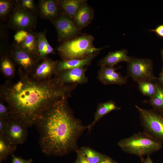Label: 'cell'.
Wrapping results in <instances>:
<instances>
[{"instance_id":"cell-1","label":"cell","mask_w":163,"mask_h":163,"mask_svg":"<svg viewBox=\"0 0 163 163\" xmlns=\"http://www.w3.org/2000/svg\"><path fill=\"white\" fill-rule=\"evenodd\" d=\"M18 79L7 80L0 87V100L9 107L10 116L27 127L53 104L64 97H69L75 85H64L54 75L38 80L19 69Z\"/></svg>"},{"instance_id":"cell-2","label":"cell","mask_w":163,"mask_h":163,"mask_svg":"<svg viewBox=\"0 0 163 163\" xmlns=\"http://www.w3.org/2000/svg\"><path fill=\"white\" fill-rule=\"evenodd\" d=\"M68 98L56 102L34 124L39 133L41 149L47 155H62L76 150L79 137L87 129L74 117Z\"/></svg>"},{"instance_id":"cell-3","label":"cell","mask_w":163,"mask_h":163,"mask_svg":"<svg viewBox=\"0 0 163 163\" xmlns=\"http://www.w3.org/2000/svg\"><path fill=\"white\" fill-rule=\"evenodd\" d=\"M117 144L124 152L140 157L157 151L162 146L161 142L145 131L121 139Z\"/></svg>"},{"instance_id":"cell-4","label":"cell","mask_w":163,"mask_h":163,"mask_svg":"<svg viewBox=\"0 0 163 163\" xmlns=\"http://www.w3.org/2000/svg\"><path fill=\"white\" fill-rule=\"evenodd\" d=\"M93 39L91 35H83L66 41L57 50L63 60L84 59L102 49L93 46Z\"/></svg>"},{"instance_id":"cell-5","label":"cell","mask_w":163,"mask_h":163,"mask_svg":"<svg viewBox=\"0 0 163 163\" xmlns=\"http://www.w3.org/2000/svg\"><path fill=\"white\" fill-rule=\"evenodd\" d=\"M135 107L145 132L163 142V112Z\"/></svg>"},{"instance_id":"cell-6","label":"cell","mask_w":163,"mask_h":163,"mask_svg":"<svg viewBox=\"0 0 163 163\" xmlns=\"http://www.w3.org/2000/svg\"><path fill=\"white\" fill-rule=\"evenodd\" d=\"M127 63L128 75L135 82L154 81L157 79L154 75L153 64L149 59L130 57Z\"/></svg>"},{"instance_id":"cell-7","label":"cell","mask_w":163,"mask_h":163,"mask_svg":"<svg viewBox=\"0 0 163 163\" xmlns=\"http://www.w3.org/2000/svg\"><path fill=\"white\" fill-rule=\"evenodd\" d=\"M8 126L4 136L17 145L24 143L27 138L28 127L10 115L8 118Z\"/></svg>"},{"instance_id":"cell-8","label":"cell","mask_w":163,"mask_h":163,"mask_svg":"<svg viewBox=\"0 0 163 163\" xmlns=\"http://www.w3.org/2000/svg\"><path fill=\"white\" fill-rule=\"evenodd\" d=\"M86 71L84 68H77L57 72L55 75L63 85H77L88 82V78L85 75Z\"/></svg>"},{"instance_id":"cell-9","label":"cell","mask_w":163,"mask_h":163,"mask_svg":"<svg viewBox=\"0 0 163 163\" xmlns=\"http://www.w3.org/2000/svg\"><path fill=\"white\" fill-rule=\"evenodd\" d=\"M13 59L18 65L19 69L24 73L31 75L38 64L39 58L35 56L18 49L13 53Z\"/></svg>"},{"instance_id":"cell-10","label":"cell","mask_w":163,"mask_h":163,"mask_svg":"<svg viewBox=\"0 0 163 163\" xmlns=\"http://www.w3.org/2000/svg\"><path fill=\"white\" fill-rule=\"evenodd\" d=\"M120 67V66L116 68L114 66H101L97 74L98 79L102 84L106 85L117 84L121 85L126 84L127 82L128 76H123L116 71Z\"/></svg>"},{"instance_id":"cell-11","label":"cell","mask_w":163,"mask_h":163,"mask_svg":"<svg viewBox=\"0 0 163 163\" xmlns=\"http://www.w3.org/2000/svg\"><path fill=\"white\" fill-rule=\"evenodd\" d=\"M14 37L20 49L39 58L37 41L33 35L25 30H21L18 31Z\"/></svg>"},{"instance_id":"cell-12","label":"cell","mask_w":163,"mask_h":163,"mask_svg":"<svg viewBox=\"0 0 163 163\" xmlns=\"http://www.w3.org/2000/svg\"><path fill=\"white\" fill-rule=\"evenodd\" d=\"M37 65L31 75L34 79L43 80L52 78L57 72L56 62L45 58Z\"/></svg>"},{"instance_id":"cell-13","label":"cell","mask_w":163,"mask_h":163,"mask_svg":"<svg viewBox=\"0 0 163 163\" xmlns=\"http://www.w3.org/2000/svg\"><path fill=\"white\" fill-rule=\"evenodd\" d=\"M59 38L60 40L71 37L77 33V29L73 22L65 16H61L55 22Z\"/></svg>"},{"instance_id":"cell-14","label":"cell","mask_w":163,"mask_h":163,"mask_svg":"<svg viewBox=\"0 0 163 163\" xmlns=\"http://www.w3.org/2000/svg\"><path fill=\"white\" fill-rule=\"evenodd\" d=\"M96 54V53L83 59H73L57 62L56 72L73 69L84 68L90 64Z\"/></svg>"},{"instance_id":"cell-15","label":"cell","mask_w":163,"mask_h":163,"mask_svg":"<svg viewBox=\"0 0 163 163\" xmlns=\"http://www.w3.org/2000/svg\"><path fill=\"white\" fill-rule=\"evenodd\" d=\"M127 53V51L125 49L110 52L100 60L99 65L100 66H114L121 62H127L130 58L128 55Z\"/></svg>"},{"instance_id":"cell-16","label":"cell","mask_w":163,"mask_h":163,"mask_svg":"<svg viewBox=\"0 0 163 163\" xmlns=\"http://www.w3.org/2000/svg\"><path fill=\"white\" fill-rule=\"evenodd\" d=\"M120 109V107L113 101L110 100L99 104L95 113L93 121L87 126V128L90 130L94 125L104 116L112 111Z\"/></svg>"},{"instance_id":"cell-17","label":"cell","mask_w":163,"mask_h":163,"mask_svg":"<svg viewBox=\"0 0 163 163\" xmlns=\"http://www.w3.org/2000/svg\"><path fill=\"white\" fill-rule=\"evenodd\" d=\"M13 24L16 27L24 28L30 26L32 24L33 19L27 12L21 10L15 12L12 16Z\"/></svg>"},{"instance_id":"cell-18","label":"cell","mask_w":163,"mask_h":163,"mask_svg":"<svg viewBox=\"0 0 163 163\" xmlns=\"http://www.w3.org/2000/svg\"><path fill=\"white\" fill-rule=\"evenodd\" d=\"M84 2L82 0H64L61 2L60 5L67 15L70 17H74L84 6Z\"/></svg>"},{"instance_id":"cell-19","label":"cell","mask_w":163,"mask_h":163,"mask_svg":"<svg viewBox=\"0 0 163 163\" xmlns=\"http://www.w3.org/2000/svg\"><path fill=\"white\" fill-rule=\"evenodd\" d=\"M148 103L153 109L163 112V85L158 82L155 92Z\"/></svg>"},{"instance_id":"cell-20","label":"cell","mask_w":163,"mask_h":163,"mask_svg":"<svg viewBox=\"0 0 163 163\" xmlns=\"http://www.w3.org/2000/svg\"><path fill=\"white\" fill-rule=\"evenodd\" d=\"M17 146L5 136H0V160H3L10 154H13L16 150Z\"/></svg>"},{"instance_id":"cell-21","label":"cell","mask_w":163,"mask_h":163,"mask_svg":"<svg viewBox=\"0 0 163 163\" xmlns=\"http://www.w3.org/2000/svg\"><path fill=\"white\" fill-rule=\"evenodd\" d=\"M40 7L41 13L45 17L53 18L57 14V6L53 0L42 1L40 3Z\"/></svg>"},{"instance_id":"cell-22","label":"cell","mask_w":163,"mask_h":163,"mask_svg":"<svg viewBox=\"0 0 163 163\" xmlns=\"http://www.w3.org/2000/svg\"><path fill=\"white\" fill-rule=\"evenodd\" d=\"M76 24L80 27H84L88 24L92 18V14L90 8L84 6L78 11L74 17Z\"/></svg>"},{"instance_id":"cell-23","label":"cell","mask_w":163,"mask_h":163,"mask_svg":"<svg viewBox=\"0 0 163 163\" xmlns=\"http://www.w3.org/2000/svg\"><path fill=\"white\" fill-rule=\"evenodd\" d=\"M77 151L90 163H98L105 158L101 154L88 147H82Z\"/></svg>"},{"instance_id":"cell-24","label":"cell","mask_w":163,"mask_h":163,"mask_svg":"<svg viewBox=\"0 0 163 163\" xmlns=\"http://www.w3.org/2000/svg\"><path fill=\"white\" fill-rule=\"evenodd\" d=\"M0 70L2 74L7 80H11L15 76V71L14 65L7 57L2 59L0 64Z\"/></svg>"},{"instance_id":"cell-25","label":"cell","mask_w":163,"mask_h":163,"mask_svg":"<svg viewBox=\"0 0 163 163\" xmlns=\"http://www.w3.org/2000/svg\"><path fill=\"white\" fill-rule=\"evenodd\" d=\"M139 89L145 96L152 97L154 94L158 82L155 81H145L137 82Z\"/></svg>"},{"instance_id":"cell-26","label":"cell","mask_w":163,"mask_h":163,"mask_svg":"<svg viewBox=\"0 0 163 163\" xmlns=\"http://www.w3.org/2000/svg\"><path fill=\"white\" fill-rule=\"evenodd\" d=\"M47 39L43 33L38 34L37 40V47L40 59L45 58L47 56L46 41Z\"/></svg>"},{"instance_id":"cell-27","label":"cell","mask_w":163,"mask_h":163,"mask_svg":"<svg viewBox=\"0 0 163 163\" xmlns=\"http://www.w3.org/2000/svg\"><path fill=\"white\" fill-rule=\"evenodd\" d=\"M11 113L8 106L0 100V119H7L10 115Z\"/></svg>"},{"instance_id":"cell-28","label":"cell","mask_w":163,"mask_h":163,"mask_svg":"<svg viewBox=\"0 0 163 163\" xmlns=\"http://www.w3.org/2000/svg\"><path fill=\"white\" fill-rule=\"evenodd\" d=\"M10 7L9 2L5 0L0 1V14L2 16L6 14L9 11Z\"/></svg>"},{"instance_id":"cell-29","label":"cell","mask_w":163,"mask_h":163,"mask_svg":"<svg viewBox=\"0 0 163 163\" xmlns=\"http://www.w3.org/2000/svg\"><path fill=\"white\" fill-rule=\"evenodd\" d=\"M8 125L7 119H0V136H4Z\"/></svg>"},{"instance_id":"cell-30","label":"cell","mask_w":163,"mask_h":163,"mask_svg":"<svg viewBox=\"0 0 163 163\" xmlns=\"http://www.w3.org/2000/svg\"><path fill=\"white\" fill-rule=\"evenodd\" d=\"M12 163H31L32 162L31 159H24L22 158L17 157L13 154H12Z\"/></svg>"},{"instance_id":"cell-31","label":"cell","mask_w":163,"mask_h":163,"mask_svg":"<svg viewBox=\"0 0 163 163\" xmlns=\"http://www.w3.org/2000/svg\"><path fill=\"white\" fill-rule=\"evenodd\" d=\"M21 2L22 5L24 7L29 9H33L34 8V4L33 0H23Z\"/></svg>"},{"instance_id":"cell-32","label":"cell","mask_w":163,"mask_h":163,"mask_svg":"<svg viewBox=\"0 0 163 163\" xmlns=\"http://www.w3.org/2000/svg\"><path fill=\"white\" fill-rule=\"evenodd\" d=\"M150 31L155 32L160 37H163V25H160L155 29L151 30Z\"/></svg>"},{"instance_id":"cell-33","label":"cell","mask_w":163,"mask_h":163,"mask_svg":"<svg viewBox=\"0 0 163 163\" xmlns=\"http://www.w3.org/2000/svg\"><path fill=\"white\" fill-rule=\"evenodd\" d=\"M77 152L78 155L77 163H90L82 155Z\"/></svg>"},{"instance_id":"cell-34","label":"cell","mask_w":163,"mask_h":163,"mask_svg":"<svg viewBox=\"0 0 163 163\" xmlns=\"http://www.w3.org/2000/svg\"><path fill=\"white\" fill-rule=\"evenodd\" d=\"M47 55L49 54L52 53L53 52V49L47 40L46 41Z\"/></svg>"},{"instance_id":"cell-35","label":"cell","mask_w":163,"mask_h":163,"mask_svg":"<svg viewBox=\"0 0 163 163\" xmlns=\"http://www.w3.org/2000/svg\"><path fill=\"white\" fill-rule=\"evenodd\" d=\"M98 163H113L111 159L107 158H105Z\"/></svg>"},{"instance_id":"cell-36","label":"cell","mask_w":163,"mask_h":163,"mask_svg":"<svg viewBox=\"0 0 163 163\" xmlns=\"http://www.w3.org/2000/svg\"><path fill=\"white\" fill-rule=\"evenodd\" d=\"M157 79L158 82L163 85V73H161L159 77L157 78Z\"/></svg>"},{"instance_id":"cell-37","label":"cell","mask_w":163,"mask_h":163,"mask_svg":"<svg viewBox=\"0 0 163 163\" xmlns=\"http://www.w3.org/2000/svg\"><path fill=\"white\" fill-rule=\"evenodd\" d=\"M143 163H153L151 158L148 155L146 160H145Z\"/></svg>"},{"instance_id":"cell-38","label":"cell","mask_w":163,"mask_h":163,"mask_svg":"<svg viewBox=\"0 0 163 163\" xmlns=\"http://www.w3.org/2000/svg\"><path fill=\"white\" fill-rule=\"evenodd\" d=\"M161 53H162V57L163 59V50H162V51Z\"/></svg>"},{"instance_id":"cell-39","label":"cell","mask_w":163,"mask_h":163,"mask_svg":"<svg viewBox=\"0 0 163 163\" xmlns=\"http://www.w3.org/2000/svg\"><path fill=\"white\" fill-rule=\"evenodd\" d=\"M161 73H163V68H162V71H161Z\"/></svg>"}]
</instances>
